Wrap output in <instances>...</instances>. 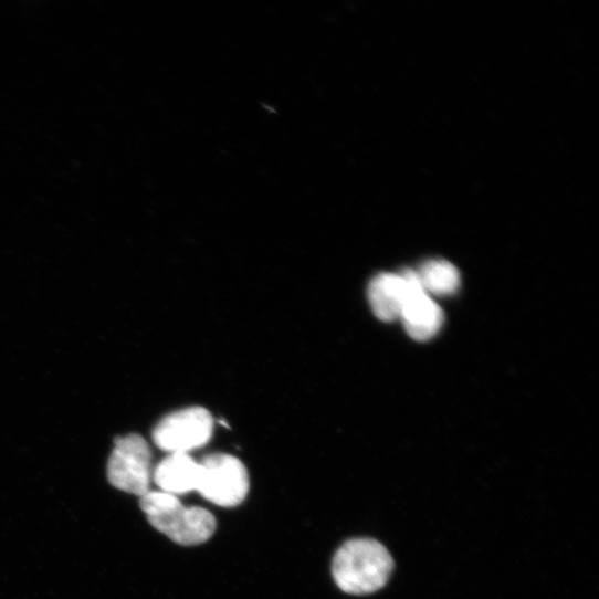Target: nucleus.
Here are the masks:
<instances>
[{
  "label": "nucleus",
  "mask_w": 599,
  "mask_h": 599,
  "mask_svg": "<svg viewBox=\"0 0 599 599\" xmlns=\"http://www.w3.org/2000/svg\"><path fill=\"white\" fill-rule=\"evenodd\" d=\"M108 480L113 486L137 496L150 490L151 451L138 434L119 438L108 462Z\"/></svg>",
  "instance_id": "nucleus-4"
},
{
  "label": "nucleus",
  "mask_w": 599,
  "mask_h": 599,
  "mask_svg": "<svg viewBox=\"0 0 599 599\" xmlns=\"http://www.w3.org/2000/svg\"><path fill=\"white\" fill-rule=\"evenodd\" d=\"M140 507L156 529L183 546L207 542L217 528L216 518L209 511L186 507L177 496L161 491H149L141 496Z\"/></svg>",
  "instance_id": "nucleus-2"
},
{
  "label": "nucleus",
  "mask_w": 599,
  "mask_h": 599,
  "mask_svg": "<svg viewBox=\"0 0 599 599\" xmlns=\"http://www.w3.org/2000/svg\"><path fill=\"white\" fill-rule=\"evenodd\" d=\"M201 481L198 492L209 502L221 507H234L246 497L250 481L243 463L228 454H211L201 462Z\"/></svg>",
  "instance_id": "nucleus-3"
},
{
  "label": "nucleus",
  "mask_w": 599,
  "mask_h": 599,
  "mask_svg": "<svg viewBox=\"0 0 599 599\" xmlns=\"http://www.w3.org/2000/svg\"><path fill=\"white\" fill-rule=\"evenodd\" d=\"M411 290L410 270L400 274L381 273L369 285V302L380 320L392 323L401 318Z\"/></svg>",
  "instance_id": "nucleus-7"
},
{
  "label": "nucleus",
  "mask_w": 599,
  "mask_h": 599,
  "mask_svg": "<svg viewBox=\"0 0 599 599\" xmlns=\"http://www.w3.org/2000/svg\"><path fill=\"white\" fill-rule=\"evenodd\" d=\"M424 291L430 294L446 296L454 294L461 284L458 269L445 260H431L417 271Z\"/></svg>",
  "instance_id": "nucleus-9"
},
{
  "label": "nucleus",
  "mask_w": 599,
  "mask_h": 599,
  "mask_svg": "<svg viewBox=\"0 0 599 599\" xmlns=\"http://www.w3.org/2000/svg\"><path fill=\"white\" fill-rule=\"evenodd\" d=\"M154 481L161 492L175 496L198 492L201 464L189 454H169L155 469Z\"/></svg>",
  "instance_id": "nucleus-8"
},
{
  "label": "nucleus",
  "mask_w": 599,
  "mask_h": 599,
  "mask_svg": "<svg viewBox=\"0 0 599 599\" xmlns=\"http://www.w3.org/2000/svg\"><path fill=\"white\" fill-rule=\"evenodd\" d=\"M393 568V558L380 542L355 538L345 543L336 553L333 575L345 592L368 595L386 586Z\"/></svg>",
  "instance_id": "nucleus-1"
},
{
  "label": "nucleus",
  "mask_w": 599,
  "mask_h": 599,
  "mask_svg": "<svg viewBox=\"0 0 599 599\" xmlns=\"http://www.w3.org/2000/svg\"><path fill=\"white\" fill-rule=\"evenodd\" d=\"M410 274L411 290L400 319L411 338L427 341L438 335L444 316L430 294L424 291L417 271L410 270Z\"/></svg>",
  "instance_id": "nucleus-6"
},
{
  "label": "nucleus",
  "mask_w": 599,
  "mask_h": 599,
  "mask_svg": "<svg viewBox=\"0 0 599 599\" xmlns=\"http://www.w3.org/2000/svg\"><path fill=\"white\" fill-rule=\"evenodd\" d=\"M213 433V419L209 411L195 407L174 412L156 427L155 444L169 454L189 452L204 446Z\"/></svg>",
  "instance_id": "nucleus-5"
}]
</instances>
